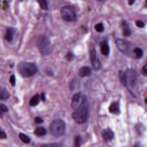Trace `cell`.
<instances>
[{"label": "cell", "instance_id": "1f68e13d", "mask_svg": "<svg viewBox=\"0 0 147 147\" xmlns=\"http://www.w3.org/2000/svg\"><path fill=\"white\" fill-rule=\"evenodd\" d=\"M41 99L42 101H44L45 100V94L44 92H42L41 94Z\"/></svg>", "mask_w": 147, "mask_h": 147}, {"label": "cell", "instance_id": "2e32d148", "mask_svg": "<svg viewBox=\"0 0 147 147\" xmlns=\"http://www.w3.org/2000/svg\"><path fill=\"white\" fill-rule=\"evenodd\" d=\"M100 52L104 56H107L110 53V48L108 43L106 41L102 43L100 46Z\"/></svg>", "mask_w": 147, "mask_h": 147}, {"label": "cell", "instance_id": "ba28073f", "mask_svg": "<svg viewBox=\"0 0 147 147\" xmlns=\"http://www.w3.org/2000/svg\"><path fill=\"white\" fill-rule=\"evenodd\" d=\"M90 58H91V63L92 64L94 68L95 69H99L100 68L101 65H100V61L98 58L96 51L94 48L92 49L90 52Z\"/></svg>", "mask_w": 147, "mask_h": 147}, {"label": "cell", "instance_id": "8992f818", "mask_svg": "<svg viewBox=\"0 0 147 147\" xmlns=\"http://www.w3.org/2000/svg\"><path fill=\"white\" fill-rule=\"evenodd\" d=\"M115 44L117 48L123 53L130 55V45L127 41L122 38H117L115 40Z\"/></svg>", "mask_w": 147, "mask_h": 147}, {"label": "cell", "instance_id": "836d02e7", "mask_svg": "<svg viewBox=\"0 0 147 147\" xmlns=\"http://www.w3.org/2000/svg\"><path fill=\"white\" fill-rule=\"evenodd\" d=\"M0 1H1V0H0Z\"/></svg>", "mask_w": 147, "mask_h": 147}, {"label": "cell", "instance_id": "9a60e30c", "mask_svg": "<svg viewBox=\"0 0 147 147\" xmlns=\"http://www.w3.org/2000/svg\"><path fill=\"white\" fill-rule=\"evenodd\" d=\"M10 96V94L9 91L3 87H0V100H5L8 99Z\"/></svg>", "mask_w": 147, "mask_h": 147}, {"label": "cell", "instance_id": "d4e9b609", "mask_svg": "<svg viewBox=\"0 0 147 147\" xmlns=\"http://www.w3.org/2000/svg\"><path fill=\"white\" fill-rule=\"evenodd\" d=\"M82 141V138L80 136H76L74 140V145L76 146H79Z\"/></svg>", "mask_w": 147, "mask_h": 147}, {"label": "cell", "instance_id": "52a82bcc", "mask_svg": "<svg viewBox=\"0 0 147 147\" xmlns=\"http://www.w3.org/2000/svg\"><path fill=\"white\" fill-rule=\"evenodd\" d=\"M125 73L126 75L127 84H129L131 86H134L137 78L136 71L133 69H128Z\"/></svg>", "mask_w": 147, "mask_h": 147}, {"label": "cell", "instance_id": "603a6c76", "mask_svg": "<svg viewBox=\"0 0 147 147\" xmlns=\"http://www.w3.org/2000/svg\"><path fill=\"white\" fill-rule=\"evenodd\" d=\"M36 1L38 2L40 7L42 10H47L48 9V5L46 0H36Z\"/></svg>", "mask_w": 147, "mask_h": 147}, {"label": "cell", "instance_id": "83f0119b", "mask_svg": "<svg viewBox=\"0 0 147 147\" xmlns=\"http://www.w3.org/2000/svg\"><path fill=\"white\" fill-rule=\"evenodd\" d=\"M10 83L13 86H14L16 85V77L14 75H11L10 77Z\"/></svg>", "mask_w": 147, "mask_h": 147}, {"label": "cell", "instance_id": "4316f807", "mask_svg": "<svg viewBox=\"0 0 147 147\" xmlns=\"http://www.w3.org/2000/svg\"><path fill=\"white\" fill-rule=\"evenodd\" d=\"M7 135L4 130H3L0 127V139H6Z\"/></svg>", "mask_w": 147, "mask_h": 147}, {"label": "cell", "instance_id": "ffe728a7", "mask_svg": "<svg viewBox=\"0 0 147 147\" xmlns=\"http://www.w3.org/2000/svg\"><path fill=\"white\" fill-rule=\"evenodd\" d=\"M19 138L24 143H25V144H29L31 141L30 138L27 135L22 133H21L19 134Z\"/></svg>", "mask_w": 147, "mask_h": 147}, {"label": "cell", "instance_id": "8fae6325", "mask_svg": "<svg viewBox=\"0 0 147 147\" xmlns=\"http://www.w3.org/2000/svg\"><path fill=\"white\" fill-rule=\"evenodd\" d=\"M16 32V29L13 28L9 27L7 28L4 38L7 41V42H11L13 41L14 36V34Z\"/></svg>", "mask_w": 147, "mask_h": 147}, {"label": "cell", "instance_id": "4fadbf2b", "mask_svg": "<svg viewBox=\"0 0 147 147\" xmlns=\"http://www.w3.org/2000/svg\"><path fill=\"white\" fill-rule=\"evenodd\" d=\"M122 29L123 36H125L126 37L130 36V34L131 33V29L126 21H122Z\"/></svg>", "mask_w": 147, "mask_h": 147}, {"label": "cell", "instance_id": "7402d4cb", "mask_svg": "<svg viewBox=\"0 0 147 147\" xmlns=\"http://www.w3.org/2000/svg\"><path fill=\"white\" fill-rule=\"evenodd\" d=\"M8 111V107L3 103H0V118H3L5 113Z\"/></svg>", "mask_w": 147, "mask_h": 147}, {"label": "cell", "instance_id": "cb8c5ba5", "mask_svg": "<svg viewBox=\"0 0 147 147\" xmlns=\"http://www.w3.org/2000/svg\"><path fill=\"white\" fill-rule=\"evenodd\" d=\"M95 29L98 32H102L104 30V26L102 23H98L95 25Z\"/></svg>", "mask_w": 147, "mask_h": 147}, {"label": "cell", "instance_id": "30bf717a", "mask_svg": "<svg viewBox=\"0 0 147 147\" xmlns=\"http://www.w3.org/2000/svg\"><path fill=\"white\" fill-rule=\"evenodd\" d=\"M101 134H102V136L104 138V140L107 141H109L112 140L113 138H114V132L110 128L103 129L102 131Z\"/></svg>", "mask_w": 147, "mask_h": 147}, {"label": "cell", "instance_id": "ac0fdd59", "mask_svg": "<svg viewBox=\"0 0 147 147\" xmlns=\"http://www.w3.org/2000/svg\"><path fill=\"white\" fill-rule=\"evenodd\" d=\"M40 102V96L38 94H35L30 100L29 105L30 106H35L39 103Z\"/></svg>", "mask_w": 147, "mask_h": 147}, {"label": "cell", "instance_id": "6da1fadb", "mask_svg": "<svg viewBox=\"0 0 147 147\" xmlns=\"http://www.w3.org/2000/svg\"><path fill=\"white\" fill-rule=\"evenodd\" d=\"M75 111L72 114V118L74 121L78 124L85 123L88 118L89 109L86 96H83L80 105L74 109Z\"/></svg>", "mask_w": 147, "mask_h": 147}, {"label": "cell", "instance_id": "7a4b0ae2", "mask_svg": "<svg viewBox=\"0 0 147 147\" xmlns=\"http://www.w3.org/2000/svg\"><path fill=\"white\" fill-rule=\"evenodd\" d=\"M17 70L24 78H29L36 74L38 69L37 66L32 63L23 61L18 64Z\"/></svg>", "mask_w": 147, "mask_h": 147}, {"label": "cell", "instance_id": "484cf974", "mask_svg": "<svg viewBox=\"0 0 147 147\" xmlns=\"http://www.w3.org/2000/svg\"><path fill=\"white\" fill-rule=\"evenodd\" d=\"M136 25L138 28H144L145 26V23L141 20L136 21Z\"/></svg>", "mask_w": 147, "mask_h": 147}, {"label": "cell", "instance_id": "f546056e", "mask_svg": "<svg viewBox=\"0 0 147 147\" xmlns=\"http://www.w3.org/2000/svg\"><path fill=\"white\" fill-rule=\"evenodd\" d=\"M141 74L144 75V76H146L147 74V67H146V64H145L143 67L141 69Z\"/></svg>", "mask_w": 147, "mask_h": 147}, {"label": "cell", "instance_id": "44dd1931", "mask_svg": "<svg viewBox=\"0 0 147 147\" xmlns=\"http://www.w3.org/2000/svg\"><path fill=\"white\" fill-rule=\"evenodd\" d=\"M133 53L135 55V56L137 59H140L143 54V51L141 48L136 47L133 49Z\"/></svg>", "mask_w": 147, "mask_h": 147}, {"label": "cell", "instance_id": "e0dca14e", "mask_svg": "<svg viewBox=\"0 0 147 147\" xmlns=\"http://www.w3.org/2000/svg\"><path fill=\"white\" fill-rule=\"evenodd\" d=\"M118 76L119 80L122 83V84L125 87H127V82L125 73L122 70H119L118 71Z\"/></svg>", "mask_w": 147, "mask_h": 147}, {"label": "cell", "instance_id": "277c9868", "mask_svg": "<svg viewBox=\"0 0 147 147\" xmlns=\"http://www.w3.org/2000/svg\"><path fill=\"white\" fill-rule=\"evenodd\" d=\"M49 130L53 136L55 137H61L65 134V124L61 119H55L51 123Z\"/></svg>", "mask_w": 147, "mask_h": 147}, {"label": "cell", "instance_id": "5b68a950", "mask_svg": "<svg viewBox=\"0 0 147 147\" xmlns=\"http://www.w3.org/2000/svg\"><path fill=\"white\" fill-rule=\"evenodd\" d=\"M60 14L62 18L67 22H73L76 18L75 10L69 6H63L60 9Z\"/></svg>", "mask_w": 147, "mask_h": 147}, {"label": "cell", "instance_id": "d6986e66", "mask_svg": "<svg viewBox=\"0 0 147 147\" xmlns=\"http://www.w3.org/2000/svg\"><path fill=\"white\" fill-rule=\"evenodd\" d=\"M46 130L43 127H37L34 131L36 136L38 137H42L46 134Z\"/></svg>", "mask_w": 147, "mask_h": 147}, {"label": "cell", "instance_id": "7c38bea8", "mask_svg": "<svg viewBox=\"0 0 147 147\" xmlns=\"http://www.w3.org/2000/svg\"><path fill=\"white\" fill-rule=\"evenodd\" d=\"M91 68L88 66H84L81 67L78 71L79 75L82 78L89 76L91 75Z\"/></svg>", "mask_w": 147, "mask_h": 147}, {"label": "cell", "instance_id": "3957f363", "mask_svg": "<svg viewBox=\"0 0 147 147\" xmlns=\"http://www.w3.org/2000/svg\"><path fill=\"white\" fill-rule=\"evenodd\" d=\"M37 46L40 53L44 56L49 55L52 51V46L49 38L45 34L40 35L37 40Z\"/></svg>", "mask_w": 147, "mask_h": 147}, {"label": "cell", "instance_id": "f1b7e54d", "mask_svg": "<svg viewBox=\"0 0 147 147\" xmlns=\"http://www.w3.org/2000/svg\"><path fill=\"white\" fill-rule=\"evenodd\" d=\"M65 58L68 60V61H71L74 58V55L72 52H68V53L65 56Z\"/></svg>", "mask_w": 147, "mask_h": 147}, {"label": "cell", "instance_id": "5bb4252c", "mask_svg": "<svg viewBox=\"0 0 147 147\" xmlns=\"http://www.w3.org/2000/svg\"><path fill=\"white\" fill-rule=\"evenodd\" d=\"M110 113L114 114H119L120 113L119 106L118 102H113L109 108Z\"/></svg>", "mask_w": 147, "mask_h": 147}, {"label": "cell", "instance_id": "9c48e42d", "mask_svg": "<svg viewBox=\"0 0 147 147\" xmlns=\"http://www.w3.org/2000/svg\"><path fill=\"white\" fill-rule=\"evenodd\" d=\"M82 98L83 95L81 93H76L73 95L71 100V107L73 109H75L80 105Z\"/></svg>", "mask_w": 147, "mask_h": 147}, {"label": "cell", "instance_id": "4dcf8cb0", "mask_svg": "<svg viewBox=\"0 0 147 147\" xmlns=\"http://www.w3.org/2000/svg\"><path fill=\"white\" fill-rule=\"evenodd\" d=\"M34 122L36 123H42L43 122V120L41 118H40L39 117H37L34 119Z\"/></svg>", "mask_w": 147, "mask_h": 147}, {"label": "cell", "instance_id": "d6a6232c", "mask_svg": "<svg viewBox=\"0 0 147 147\" xmlns=\"http://www.w3.org/2000/svg\"><path fill=\"white\" fill-rule=\"evenodd\" d=\"M128 1H129V2H128L129 4L130 5H133V4L134 3L135 0H128Z\"/></svg>", "mask_w": 147, "mask_h": 147}]
</instances>
